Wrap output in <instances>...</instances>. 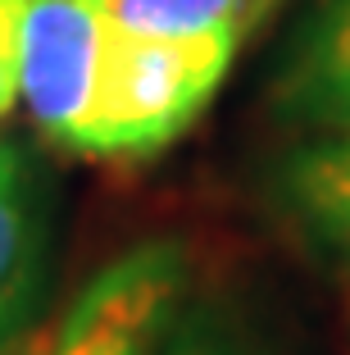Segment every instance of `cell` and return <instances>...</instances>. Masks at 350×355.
<instances>
[{
	"label": "cell",
	"mask_w": 350,
	"mask_h": 355,
	"mask_svg": "<svg viewBox=\"0 0 350 355\" xmlns=\"http://www.w3.org/2000/svg\"><path fill=\"white\" fill-rule=\"evenodd\" d=\"M241 37H150L114 23L82 155L128 159L164 150L218 92Z\"/></svg>",
	"instance_id": "cell-1"
},
{
	"label": "cell",
	"mask_w": 350,
	"mask_h": 355,
	"mask_svg": "<svg viewBox=\"0 0 350 355\" xmlns=\"http://www.w3.org/2000/svg\"><path fill=\"white\" fill-rule=\"evenodd\" d=\"M114 0H28L19 42V92L46 141L82 155L100 87Z\"/></svg>",
	"instance_id": "cell-2"
},
{
	"label": "cell",
	"mask_w": 350,
	"mask_h": 355,
	"mask_svg": "<svg viewBox=\"0 0 350 355\" xmlns=\"http://www.w3.org/2000/svg\"><path fill=\"white\" fill-rule=\"evenodd\" d=\"M186 287L173 241H146L87 282L46 355H150Z\"/></svg>",
	"instance_id": "cell-3"
},
{
	"label": "cell",
	"mask_w": 350,
	"mask_h": 355,
	"mask_svg": "<svg viewBox=\"0 0 350 355\" xmlns=\"http://www.w3.org/2000/svg\"><path fill=\"white\" fill-rule=\"evenodd\" d=\"M273 105L300 128L350 137V0H319V10L300 23Z\"/></svg>",
	"instance_id": "cell-4"
},
{
	"label": "cell",
	"mask_w": 350,
	"mask_h": 355,
	"mask_svg": "<svg viewBox=\"0 0 350 355\" xmlns=\"http://www.w3.org/2000/svg\"><path fill=\"white\" fill-rule=\"evenodd\" d=\"M273 196L287 223L350 278V137H319L273 168Z\"/></svg>",
	"instance_id": "cell-5"
},
{
	"label": "cell",
	"mask_w": 350,
	"mask_h": 355,
	"mask_svg": "<svg viewBox=\"0 0 350 355\" xmlns=\"http://www.w3.org/2000/svg\"><path fill=\"white\" fill-rule=\"evenodd\" d=\"M46 269V196L32 155L0 141V342L42 287Z\"/></svg>",
	"instance_id": "cell-6"
},
{
	"label": "cell",
	"mask_w": 350,
	"mask_h": 355,
	"mask_svg": "<svg viewBox=\"0 0 350 355\" xmlns=\"http://www.w3.org/2000/svg\"><path fill=\"white\" fill-rule=\"evenodd\" d=\"M259 0H114V23L150 37H241Z\"/></svg>",
	"instance_id": "cell-7"
},
{
	"label": "cell",
	"mask_w": 350,
	"mask_h": 355,
	"mask_svg": "<svg viewBox=\"0 0 350 355\" xmlns=\"http://www.w3.org/2000/svg\"><path fill=\"white\" fill-rule=\"evenodd\" d=\"M28 0H0V119L19 101V42Z\"/></svg>",
	"instance_id": "cell-8"
},
{
	"label": "cell",
	"mask_w": 350,
	"mask_h": 355,
	"mask_svg": "<svg viewBox=\"0 0 350 355\" xmlns=\"http://www.w3.org/2000/svg\"><path fill=\"white\" fill-rule=\"evenodd\" d=\"M150 355H255V351L241 346V337H232V333H205V328H196V333L173 337L168 346L155 342Z\"/></svg>",
	"instance_id": "cell-9"
},
{
	"label": "cell",
	"mask_w": 350,
	"mask_h": 355,
	"mask_svg": "<svg viewBox=\"0 0 350 355\" xmlns=\"http://www.w3.org/2000/svg\"><path fill=\"white\" fill-rule=\"evenodd\" d=\"M0 355H37V351H32L28 342H23V346H14V342H0Z\"/></svg>",
	"instance_id": "cell-10"
},
{
	"label": "cell",
	"mask_w": 350,
	"mask_h": 355,
	"mask_svg": "<svg viewBox=\"0 0 350 355\" xmlns=\"http://www.w3.org/2000/svg\"><path fill=\"white\" fill-rule=\"evenodd\" d=\"M264 5H268V0H259V10H264Z\"/></svg>",
	"instance_id": "cell-11"
}]
</instances>
